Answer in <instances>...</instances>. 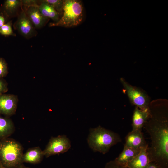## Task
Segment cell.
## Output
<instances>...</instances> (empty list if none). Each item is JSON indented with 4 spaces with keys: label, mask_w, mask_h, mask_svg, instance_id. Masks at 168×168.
I'll use <instances>...</instances> for the list:
<instances>
[{
    "label": "cell",
    "mask_w": 168,
    "mask_h": 168,
    "mask_svg": "<svg viewBox=\"0 0 168 168\" xmlns=\"http://www.w3.org/2000/svg\"><path fill=\"white\" fill-rule=\"evenodd\" d=\"M29 168L26 167V166H24L23 165V164H22V165H21V166H18L17 167H14V168Z\"/></svg>",
    "instance_id": "cell-26"
},
{
    "label": "cell",
    "mask_w": 168,
    "mask_h": 168,
    "mask_svg": "<svg viewBox=\"0 0 168 168\" xmlns=\"http://www.w3.org/2000/svg\"><path fill=\"white\" fill-rule=\"evenodd\" d=\"M23 148L16 141L7 138L0 141V163L2 168H13L23 164Z\"/></svg>",
    "instance_id": "cell-3"
},
{
    "label": "cell",
    "mask_w": 168,
    "mask_h": 168,
    "mask_svg": "<svg viewBox=\"0 0 168 168\" xmlns=\"http://www.w3.org/2000/svg\"><path fill=\"white\" fill-rule=\"evenodd\" d=\"M120 80L132 104L141 109L149 110V100L147 95L139 89L129 84L123 78Z\"/></svg>",
    "instance_id": "cell-5"
},
{
    "label": "cell",
    "mask_w": 168,
    "mask_h": 168,
    "mask_svg": "<svg viewBox=\"0 0 168 168\" xmlns=\"http://www.w3.org/2000/svg\"><path fill=\"white\" fill-rule=\"evenodd\" d=\"M104 168H129L127 166L120 164L115 160L110 161L105 165Z\"/></svg>",
    "instance_id": "cell-21"
},
{
    "label": "cell",
    "mask_w": 168,
    "mask_h": 168,
    "mask_svg": "<svg viewBox=\"0 0 168 168\" xmlns=\"http://www.w3.org/2000/svg\"><path fill=\"white\" fill-rule=\"evenodd\" d=\"M38 6H31L22 7L35 29H40L44 26L49 18L44 16L40 12Z\"/></svg>",
    "instance_id": "cell-9"
},
{
    "label": "cell",
    "mask_w": 168,
    "mask_h": 168,
    "mask_svg": "<svg viewBox=\"0 0 168 168\" xmlns=\"http://www.w3.org/2000/svg\"><path fill=\"white\" fill-rule=\"evenodd\" d=\"M8 90L7 85L5 81L0 79V95L4 94Z\"/></svg>",
    "instance_id": "cell-23"
},
{
    "label": "cell",
    "mask_w": 168,
    "mask_h": 168,
    "mask_svg": "<svg viewBox=\"0 0 168 168\" xmlns=\"http://www.w3.org/2000/svg\"><path fill=\"white\" fill-rule=\"evenodd\" d=\"M63 12V16L59 20L50 23V26L71 27L78 25L82 20L83 7L79 0H64Z\"/></svg>",
    "instance_id": "cell-4"
},
{
    "label": "cell",
    "mask_w": 168,
    "mask_h": 168,
    "mask_svg": "<svg viewBox=\"0 0 168 168\" xmlns=\"http://www.w3.org/2000/svg\"><path fill=\"white\" fill-rule=\"evenodd\" d=\"M124 145L135 149L140 150L141 148L148 145L146 142L142 131L132 130L125 137Z\"/></svg>",
    "instance_id": "cell-10"
},
{
    "label": "cell",
    "mask_w": 168,
    "mask_h": 168,
    "mask_svg": "<svg viewBox=\"0 0 168 168\" xmlns=\"http://www.w3.org/2000/svg\"><path fill=\"white\" fill-rule=\"evenodd\" d=\"M43 151L39 147H35L29 149L23 154V162L37 164L41 161L44 156Z\"/></svg>",
    "instance_id": "cell-14"
},
{
    "label": "cell",
    "mask_w": 168,
    "mask_h": 168,
    "mask_svg": "<svg viewBox=\"0 0 168 168\" xmlns=\"http://www.w3.org/2000/svg\"><path fill=\"white\" fill-rule=\"evenodd\" d=\"M8 73L7 64L4 59L0 58V79L5 77Z\"/></svg>",
    "instance_id": "cell-20"
},
{
    "label": "cell",
    "mask_w": 168,
    "mask_h": 168,
    "mask_svg": "<svg viewBox=\"0 0 168 168\" xmlns=\"http://www.w3.org/2000/svg\"><path fill=\"white\" fill-rule=\"evenodd\" d=\"M121 141L119 135L99 126L90 129L88 142L95 152L103 154L107 153L112 146Z\"/></svg>",
    "instance_id": "cell-2"
},
{
    "label": "cell",
    "mask_w": 168,
    "mask_h": 168,
    "mask_svg": "<svg viewBox=\"0 0 168 168\" xmlns=\"http://www.w3.org/2000/svg\"><path fill=\"white\" fill-rule=\"evenodd\" d=\"M5 22V19L4 17L0 15V27L3 26Z\"/></svg>",
    "instance_id": "cell-25"
},
{
    "label": "cell",
    "mask_w": 168,
    "mask_h": 168,
    "mask_svg": "<svg viewBox=\"0 0 168 168\" xmlns=\"http://www.w3.org/2000/svg\"><path fill=\"white\" fill-rule=\"evenodd\" d=\"M0 33L5 36H16L15 34L13 32L11 22L4 24L0 27Z\"/></svg>",
    "instance_id": "cell-18"
},
{
    "label": "cell",
    "mask_w": 168,
    "mask_h": 168,
    "mask_svg": "<svg viewBox=\"0 0 168 168\" xmlns=\"http://www.w3.org/2000/svg\"><path fill=\"white\" fill-rule=\"evenodd\" d=\"M0 168H2L0 163Z\"/></svg>",
    "instance_id": "cell-27"
},
{
    "label": "cell",
    "mask_w": 168,
    "mask_h": 168,
    "mask_svg": "<svg viewBox=\"0 0 168 168\" xmlns=\"http://www.w3.org/2000/svg\"><path fill=\"white\" fill-rule=\"evenodd\" d=\"M147 168H160L155 163L150 162L149 163L148 166Z\"/></svg>",
    "instance_id": "cell-24"
},
{
    "label": "cell",
    "mask_w": 168,
    "mask_h": 168,
    "mask_svg": "<svg viewBox=\"0 0 168 168\" xmlns=\"http://www.w3.org/2000/svg\"><path fill=\"white\" fill-rule=\"evenodd\" d=\"M13 26L15 29L22 36L26 39L35 36L37 34L35 28L27 16L22 7Z\"/></svg>",
    "instance_id": "cell-7"
},
{
    "label": "cell",
    "mask_w": 168,
    "mask_h": 168,
    "mask_svg": "<svg viewBox=\"0 0 168 168\" xmlns=\"http://www.w3.org/2000/svg\"><path fill=\"white\" fill-rule=\"evenodd\" d=\"M43 1L52 6L59 13L60 12H63V7L64 0H44Z\"/></svg>",
    "instance_id": "cell-19"
},
{
    "label": "cell",
    "mask_w": 168,
    "mask_h": 168,
    "mask_svg": "<svg viewBox=\"0 0 168 168\" xmlns=\"http://www.w3.org/2000/svg\"><path fill=\"white\" fill-rule=\"evenodd\" d=\"M149 117L144 127L150 136L147 152L150 162L168 168V116L167 105L149 104Z\"/></svg>",
    "instance_id": "cell-1"
},
{
    "label": "cell",
    "mask_w": 168,
    "mask_h": 168,
    "mask_svg": "<svg viewBox=\"0 0 168 168\" xmlns=\"http://www.w3.org/2000/svg\"><path fill=\"white\" fill-rule=\"evenodd\" d=\"M40 2L38 7L41 14L48 18H50L55 21H58L59 19V13L52 6L44 2L39 1Z\"/></svg>",
    "instance_id": "cell-15"
},
{
    "label": "cell",
    "mask_w": 168,
    "mask_h": 168,
    "mask_svg": "<svg viewBox=\"0 0 168 168\" xmlns=\"http://www.w3.org/2000/svg\"><path fill=\"white\" fill-rule=\"evenodd\" d=\"M14 126L10 119L0 116V138H7L14 132Z\"/></svg>",
    "instance_id": "cell-17"
},
{
    "label": "cell",
    "mask_w": 168,
    "mask_h": 168,
    "mask_svg": "<svg viewBox=\"0 0 168 168\" xmlns=\"http://www.w3.org/2000/svg\"><path fill=\"white\" fill-rule=\"evenodd\" d=\"M3 7L4 12L7 17L12 18L18 16L21 11H20V9L22 8L21 0H6Z\"/></svg>",
    "instance_id": "cell-13"
},
{
    "label": "cell",
    "mask_w": 168,
    "mask_h": 168,
    "mask_svg": "<svg viewBox=\"0 0 168 168\" xmlns=\"http://www.w3.org/2000/svg\"><path fill=\"white\" fill-rule=\"evenodd\" d=\"M18 101L16 95H0V114L7 116L14 114L16 110Z\"/></svg>",
    "instance_id": "cell-8"
},
{
    "label": "cell",
    "mask_w": 168,
    "mask_h": 168,
    "mask_svg": "<svg viewBox=\"0 0 168 168\" xmlns=\"http://www.w3.org/2000/svg\"><path fill=\"white\" fill-rule=\"evenodd\" d=\"M71 147L69 139L64 135L52 137L45 149L43 151L44 156H50L63 153L68 151Z\"/></svg>",
    "instance_id": "cell-6"
},
{
    "label": "cell",
    "mask_w": 168,
    "mask_h": 168,
    "mask_svg": "<svg viewBox=\"0 0 168 168\" xmlns=\"http://www.w3.org/2000/svg\"><path fill=\"white\" fill-rule=\"evenodd\" d=\"M140 150L124 145L122 152L114 160L118 163L126 166L127 163L139 153Z\"/></svg>",
    "instance_id": "cell-16"
},
{
    "label": "cell",
    "mask_w": 168,
    "mask_h": 168,
    "mask_svg": "<svg viewBox=\"0 0 168 168\" xmlns=\"http://www.w3.org/2000/svg\"><path fill=\"white\" fill-rule=\"evenodd\" d=\"M22 6L27 7L31 6H38V1L34 0H21Z\"/></svg>",
    "instance_id": "cell-22"
},
{
    "label": "cell",
    "mask_w": 168,
    "mask_h": 168,
    "mask_svg": "<svg viewBox=\"0 0 168 168\" xmlns=\"http://www.w3.org/2000/svg\"><path fill=\"white\" fill-rule=\"evenodd\" d=\"M149 115V109L143 110L136 106L132 117V130L142 131Z\"/></svg>",
    "instance_id": "cell-12"
},
{
    "label": "cell",
    "mask_w": 168,
    "mask_h": 168,
    "mask_svg": "<svg viewBox=\"0 0 168 168\" xmlns=\"http://www.w3.org/2000/svg\"><path fill=\"white\" fill-rule=\"evenodd\" d=\"M148 145L140 148L139 153L126 165L129 168H147L150 162L147 152Z\"/></svg>",
    "instance_id": "cell-11"
}]
</instances>
